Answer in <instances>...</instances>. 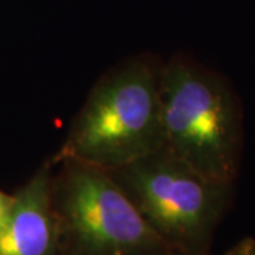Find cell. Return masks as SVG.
I'll list each match as a JSON object with an SVG mask.
<instances>
[{"mask_svg":"<svg viewBox=\"0 0 255 255\" xmlns=\"http://www.w3.org/2000/svg\"><path fill=\"white\" fill-rule=\"evenodd\" d=\"M224 255H255V240L244 238L233 248H230Z\"/></svg>","mask_w":255,"mask_h":255,"instance_id":"obj_7","label":"cell"},{"mask_svg":"<svg viewBox=\"0 0 255 255\" xmlns=\"http://www.w3.org/2000/svg\"><path fill=\"white\" fill-rule=\"evenodd\" d=\"M167 255H190V254H186V253H182V251H177V250H173L172 253H169Z\"/></svg>","mask_w":255,"mask_h":255,"instance_id":"obj_8","label":"cell"},{"mask_svg":"<svg viewBox=\"0 0 255 255\" xmlns=\"http://www.w3.org/2000/svg\"><path fill=\"white\" fill-rule=\"evenodd\" d=\"M149 228L170 248L211 255L234 183L201 174L166 147L107 170Z\"/></svg>","mask_w":255,"mask_h":255,"instance_id":"obj_3","label":"cell"},{"mask_svg":"<svg viewBox=\"0 0 255 255\" xmlns=\"http://www.w3.org/2000/svg\"><path fill=\"white\" fill-rule=\"evenodd\" d=\"M14 206V194H9L6 191L0 190V236L9 224L11 213Z\"/></svg>","mask_w":255,"mask_h":255,"instance_id":"obj_6","label":"cell"},{"mask_svg":"<svg viewBox=\"0 0 255 255\" xmlns=\"http://www.w3.org/2000/svg\"><path fill=\"white\" fill-rule=\"evenodd\" d=\"M50 197L61 255H167L107 170L74 159L58 162Z\"/></svg>","mask_w":255,"mask_h":255,"instance_id":"obj_4","label":"cell"},{"mask_svg":"<svg viewBox=\"0 0 255 255\" xmlns=\"http://www.w3.org/2000/svg\"><path fill=\"white\" fill-rule=\"evenodd\" d=\"M157 55L140 53L110 68L94 84L51 159H74L111 170L163 146Z\"/></svg>","mask_w":255,"mask_h":255,"instance_id":"obj_1","label":"cell"},{"mask_svg":"<svg viewBox=\"0 0 255 255\" xmlns=\"http://www.w3.org/2000/svg\"><path fill=\"white\" fill-rule=\"evenodd\" d=\"M51 174L48 160L13 193L14 206L0 236V255H61L50 197Z\"/></svg>","mask_w":255,"mask_h":255,"instance_id":"obj_5","label":"cell"},{"mask_svg":"<svg viewBox=\"0 0 255 255\" xmlns=\"http://www.w3.org/2000/svg\"><path fill=\"white\" fill-rule=\"evenodd\" d=\"M163 147L201 174L236 183L243 145V108L231 84L184 54L160 73Z\"/></svg>","mask_w":255,"mask_h":255,"instance_id":"obj_2","label":"cell"}]
</instances>
